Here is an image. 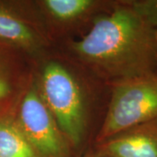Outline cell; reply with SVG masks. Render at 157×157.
I'll list each match as a JSON object with an SVG mask.
<instances>
[{
    "mask_svg": "<svg viewBox=\"0 0 157 157\" xmlns=\"http://www.w3.org/2000/svg\"><path fill=\"white\" fill-rule=\"evenodd\" d=\"M72 49L79 59L115 82L157 73V31L128 4L96 18Z\"/></svg>",
    "mask_w": 157,
    "mask_h": 157,
    "instance_id": "obj_1",
    "label": "cell"
},
{
    "mask_svg": "<svg viewBox=\"0 0 157 157\" xmlns=\"http://www.w3.org/2000/svg\"><path fill=\"white\" fill-rule=\"evenodd\" d=\"M157 118V73L114 83L101 141Z\"/></svg>",
    "mask_w": 157,
    "mask_h": 157,
    "instance_id": "obj_2",
    "label": "cell"
},
{
    "mask_svg": "<svg viewBox=\"0 0 157 157\" xmlns=\"http://www.w3.org/2000/svg\"><path fill=\"white\" fill-rule=\"evenodd\" d=\"M40 89L62 133L73 145H79L85 132V107L76 79L61 64L51 61L42 71Z\"/></svg>",
    "mask_w": 157,
    "mask_h": 157,
    "instance_id": "obj_3",
    "label": "cell"
},
{
    "mask_svg": "<svg viewBox=\"0 0 157 157\" xmlns=\"http://www.w3.org/2000/svg\"><path fill=\"white\" fill-rule=\"evenodd\" d=\"M17 124L41 157L70 156L67 139L35 86L23 99Z\"/></svg>",
    "mask_w": 157,
    "mask_h": 157,
    "instance_id": "obj_4",
    "label": "cell"
},
{
    "mask_svg": "<svg viewBox=\"0 0 157 157\" xmlns=\"http://www.w3.org/2000/svg\"><path fill=\"white\" fill-rule=\"evenodd\" d=\"M104 141L99 153L105 157H157V118Z\"/></svg>",
    "mask_w": 157,
    "mask_h": 157,
    "instance_id": "obj_5",
    "label": "cell"
},
{
    "mask_svg": "<svg viewBox=\"0 0 157 157\" xmlns=\"http://www.w3.org/2000/svg\"><path fill=\"white\" fill-rule=\"evenodd\" d=\"M0 40L30 53L39 55L44 42L31 25L13 11L0 5Z\"/></svg>",
    "mask_w": 157,
    "mask_h": 157,
    "instance_id": "obj_6",
    "label": "cell"
},
{
    "mask_svg": "<svg viewBox=\"0 0 157 157\" xmlns=\"http://www.w3.org/2000/svg\"><path fill=\"white\" fill-rule=\"evenodd\" d=\"M0 157H41L16 121L0 119Z\"/></svg>",
    "mask_w": 157,
    "mask_h": 157,
    "instance_id": "obj_7",
    "label": "cell"
},
{
    "mask_svg": "<svg viewBox=\"0 0 157 157\" xmlns=\"http://www.w3.org/2000/svg\"><path fill=\"white\" fill-rule=\"evenodd\" d=\"M93 0H44L42 6L52 18L70 22L81 17L95 6Z\"/></svg>",
    "mask_w": 157,
    "mask_h": 157,
    "instance_id": "obj_8",
    "label": "cell"
},
{
    "mask_svg": "<svg viewBox=\"0 0 157 157\" xmlns=\"http://www.w3.org/2000/svg\"><path fill=\"white\" fill-rule=\"evenodd\" d=\"M128 4L147 25L157 31V0H135Z\"/></svg>",
    "mask_w": 157,
    "mask_h": 157,
    "instance_id": "obj_9",
    "label": "cell"
},
{
    "mask_svg": "<svg viewBox=\"0 0 157 157\" xmlns=\"http://www.w3.org/2000/svg\"><path fill=\"white\" fill-rule=\"evenodd\" d=\"M11 86L6 75L0 70V101L11 94Z\"/></svg>",
    "mask_w": 157,
    "mask_h": 157,
    "instance_id": "obj_10",
    "label": "cell"
},
{
    "mask_svg": "<svg viewBox=\"0 0 157 157\" xmlns=\"http://www.w3.org/2000/svg\"><path fill=\"white\" fill-rule=\"evenodd\" d=\"M84 157H105L103 156L102 155H101L100 153H97V154H93V155H86Z\"/></svg>",
    "mask_w": 157,
    "mask_h": 157,
    "instance_id": "obj_11",
    "label": "cell"
}]
</instances>
